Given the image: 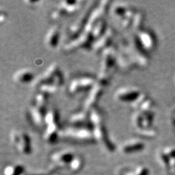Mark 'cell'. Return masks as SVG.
I'll use <instances>...</instances> for the list:
<instances>
[{
	"label": "cell",
	"mask_w": 175,
	"mask_h": 175,
	"mask_svg": "<svg viewBox=\"0 0 175 175\" xmlns=\"http://www.w3.org/2000/svg\"><path fill=\"white\" fill-rule=\"evenodd\" d=\"M145 148V143L138 139H131L122 143L120 146V151L123 154L129 155L142 151Z\"/></svg>",
	"instance_id": "d6986e66"
},
{
	"label": "cell",
	"mask_w": 175,
	"mask_h": 175,
	"mask_svg": "<svg viewBox=\"0 0 175 175\" xmlns=\"http://www.w3.org/2000/svg\"><path fill=\"white\" fill-rule=\"evenodd\" d=\"M61 29L58 25H53L48 31L45 37V45L49 49H55L59 43Z\"/></svg>",
	"instance_id": "ffe728a7"
},
{
	"label": "cell",
	"mask_w": 175,
	"mask_h": 175,
	"mask_svg": "<svg viewBox=\"0 0 175 175\" xmlns=\"http://www.w3.org/2000/svg\"><path fill=\"white\" fill-rule=\"evenodd\" d=\"M24 168L21 164H10L4 168V175H22Z\"/></svg>",
	"instance_id": "cb8c5ba5"
},
{
	"label": "cell",
	"mask_w": 175,
	"mask_h": 175,
	"mask_svg": "<svg viewBox=\"0 0 175 175\" xmlns=\"http://www.w3.org/2000/svg\"><path fill=\"white\" fill-rule=\"evenodd\" d=\"M160 159L162 161V162L164 163V165L167 168H170V159L168 156V155L166 153H160Z\"/></svg>",
	"instance_id": "f546056e"
},
{
	"label": "cell",
	"mask_w": 175,
	"mask_h": 175,
	"mask_svg": "<svg viewBox=\"0 0 175 175\" xmlns=\"http://www.w3.org/2000/svg\"><path fill=\"white\" fill-rule=\"evenodd\" d=\"M48 97H49V95L44 94L43 92L38 91L37 94L35 96L33 102L36 103V104L43 105V106L47 107Z\"/></svg>",
	"instance_id": "f1b7e54d"
},
{
	"label": "cell",
	"mask_w": 175,
	"mask_h": 175,
	"mask_svg": "<svg viewBox=\"0 0 175 175\" xmlns=\"http://www.w3.org/2000/svg\"><path fill=\"white\" fill-rule=\"evenodd\" d=\"M90 118L95 141L99 143L105 150L113 153L115 149V145L109 139L104 125V116L98 107H95L90 111Z\"/></svg>",
	"instance_id": "6da1fadb"
},
{
	"label": "cell",
	"mask_w": 175,
	"mask_h": 175,
	"mask_svg": "<svg viewBox=\"0 0 175 175\" xmlns=\"http://www.w3.org/2000/svg\"><path fill=\"white\" fill-rule=\"evenodd\" d=\"M104 86L101 85L97 82L96 85L94 86V88L88 92V94L85 98L83 104V109L90 113V111L95 108L100 98L102 97L104 91Z\"/></svg>",
	"instance_id": "9a60e30c"
},
{
	"label": "cell",
	"mask_w": 175,
	"mask_h": 175,
	"mask_svg": "<svg viewBox=\"0 0 175 175\" xmlns=\"http://www.w3.org/2000/svg\"><path fill=\"white\" fill-rule=\"evenodd\" d=\"M6 20V14L5 12H2L1 15H0V21L2 23H3Z\"/></svg>",
	"instance_id": "1f68e13d"
},
{
	"label": "cell",
	"mask_w": 175,
	"mask_h": 175,
	"mask_svg": "<svg viewBox=\"0 0 175 175\" xmlns=\"http://www.w3.org/2000/svg\"><path fill=\"white\" fill-rule=\"evenodd\" d=\"M97 83V78L90 75L78 76L69 82L67 90L70 95L89 92Z\"/></svg>",
	"instance_id": "9c48e42d"
},
{
	"label": "cell",
	"mask_w": 175,
	"mask_h": 175,
	"mask_svg": "<svg viewBox=\"0 0 175 175\" xmlns=\"http://www.w3.org/2000/svg\"><path fill=\"white\" fill-rule=\"evenodd\" d=\"M60 88L61 87H58V86L53 85V84H45V85L39 86L37 88V90L39 92H43L44 94L50 95L56 94L59 90Z\"/></svg>",
	"instance_id": "83f0119b"
},
{
	"label": "cell",
	"mask_w": 175,
	"mask_h": 175,
	"mask_svg": "<svg viewBox=\"0 0 175 175\" xmlns=\"http://www.w3.org/2000/svg\"><path fill=\"white\" fill-rule=\"evenodd\" d=\"M10 142L19 153L24 155H29L32 152L31 138L26 131L13 129L10 134Z\"/></svg>",
	"instance_id": "ba28073f"
},
{
	"label": "cell",
	"mask_w": 175,
	"mask_h": 175,
	"mask_svg": "<svg viewBox=\"0 0 175 175\" xmlns=\"http://www.w3.org/2000/svg\"><path fill=\"white\" fill-rule=\"evenodd\" d=\"M115 39V31L110 27H108L106 32L100 38H99L96 41L94 42L91 47V50L96 53H102L107 48L113 47Z\"/></svg>",
	"instance_id": "5bb4252c"
},
{
	"label": "cell",
	"mask_w": 175,
	"mask_h": 175,
	"mask_svg": "<svg viewBox=\"0 0 175 175\" xmlns=\"http://www.w3.org/2000/svg\"><path fill=\"white\" fill-rule=\"evenodd\" d=\"M98 2H99L96 1L90 2L89 5L81 12V13L77 17V18L75 19L71 23L69 28V36L70 37V39L77 37V36L83 33L84 29H85L86 25L88 24L90 15H91L93 10L96 7Z\"/></svg>",
	"instance_id": "52a82bcc"
},
{
	"label": "cell",
	"mask_w": 175,
	"mask_h": 175,
	"mask_svg": "<svg viewBox=\"0 0 175 175\" xmlns=\"http://www.w3.org/2000/svg\"><path fill=\"white\" fill-rule=\"evenodd\" d=\"M59 115L54 107L48 109L45 117V126L43 129V139L48 144H54L59 138L60 134Z\"/></svg>",
	"instance_id": "3957f363"
},
{
	"label": "cell",
	"mask_w": 175,
	"mask_h": 175,
	"mask_svg": "<svg viewBox=\"0 0 175 175\" xmlns=\"http://www.w3.org/2000/svg\"><path fill=\"white\" fill-rule=\"evenodd\" d=\"M121 175H148L149 171L142 166H138L136 168H123L121 171Z\"/></svg>",
	"instance_id": "603a6c76"
},
{
	"label": "cell",
	"mask_w": 175,
	"mask_h": 175,
	"mask_svg": "<svg viewBox=\"0 0 175 175\" xmlns=\"http://www.w3.org/2000/svg\"><path fill=\"white\" fill-rule=\"evenodd\" d=\"M63 82L62 73L59 67L56 63H52L43 73L36 77L31 83V86L38 88L45 84H53L58 87H62Z\"/></svg>",
	"instance_id": "5b68a950"
},
{
	"label": "cell",
	"mask_w": 175,
	"mask_h": 175,
	"mask_svg": "<svg viewBox=\"0 0 175 175\" xmlns=\"http://www.w3.org/2000/svg\"><path fill=\"white\" fill-rule=\"evenodd\" d=\"M76 154L71 150H62L55 152L50 155V161L52 163V167L55 169H62L68 168L69 164L71 163Z\"/></svg>",
	"instance_id": "4fadbf2b"
},
{
	"label": "cell",
	"mask_w": 175,
	"mask_h": 175,
	"mask_svg": "<svg viewBox=\"0 0 175 175\" xmlns=\"http://www.w3.org/2000/svg\"><path fill=\"white\" fill-rule=\"evenodd\" d=\"M143 22H144V14L140 11H136L134 18H133L131 28L128 31V33L136 34L142 30Z\"/></svg>",
	"instance_id": "7402d4cb"
},
{
	"label": "cell",
	"mask_w": 175,
	"mask_h": 175,
	"mask_svg": "<svg viewBox=\"0 0 175 175\" xmlns=\"http://www.w3.org/2000/svg\"><path fill=\"white\" fill-rule=\"evenodd\" d=\"M47 107L32 102L29 110V121L37 129H44Z\"/></svg>",
	"instance_id": "7c38bea8"
},
{
	"label": "cell",
	"mask_w": 175,
	"mask_h": 175,
	"mask_svg": "<svg viewBox=\"0 0 175 175\" xmlns=\"http://www.w3.org/2000/svg\"><path fill=\"white\" fill-rule=\"evenodd\" d=\"M85 2L83 1H64L60 2L52 10L50 13V18L55 21L63 20L67 17L75 14L80 11L83 7Z\"/></svg>",
	"instance_id": "8992f818"
},
{
	"label": "cell",
	"mask_w": 175,
	"mask_h": 175,
	"mask_svg": "<svg viewBox=\"0 0 175 175\" xmlns=\"http://www.w3.org/2000/svg\"><path fill=\"white\" fill-rule=\"evenodd\" d=\"M143 120H144V116L142 112H134L131 117V123L134 131L142 129L143 127Z\"/></svg>",
	"instance_id": "d4e9b609"
},
{
	"label": "cell",
	"mask_w": 175,
	"mask_h": 175,
	"mask_svg": "<svg viewBox=\"0 0 175 175\" xmlns=\"http://www.w3.org/2000/svg\"><path fill=\"white\" fill-rule=\"evenodd\" d=\"M133 7L126 3H118L112 7V13L120 21H123Z\"/></svg>",
	"instance_id": "44dd1931"
},
{
	"label": "cell",
	"mask_w": 175,
	"mask_h": 175,
	"mask_svg": "<svg viewBox=\"0 0 175 175\" xmlns=\"http://www.w3.org/2000/svg\"><path fill=\"white\" fill-rule=\"evenodd\" d=\"M83 166V159L80 155H75L71 163L69 164L68 168L69 170L73 172H77L80 171Z\"/></svg>",
	"instance_id": "484cf974"
},
{
	"label": "cell",
	"mask_w": 175,
	"mask_h": 175,
	"mask_svg": "<svg viewBox=\"0 0 175 175\" xmlns=\"http://www.w3.org/2000/svg\"><path fill=\"white\" fill-rule=\"evenodd\" d=\"M142 94L140 88L134 85L123 86L116 90L114 94L116 101L123 104H131Z\"/></svg>",
	"instance_id": "8fae6325"
},
{
	"label": "cell",
	"mask_w": 175,
	"mask_h": 175,
	"mask_svg": "<svg viewBox=\"0 0 175 175\" xmlns=\"http://www.w3.org/2000/svg\"><path fill=\"white\" fill-rule=\"evenodd\" d=\"M134 132L136 135L143 138H153L157 134L156 130L154 129L153 127L150 128H142V129L134 131Z\"/></svg>",
	"instance_id": "4316f807"
},
{
	"label": "cell",
	"mask_w": 175,
	"mask_h": 175,
	"mask_svg": "<svg viewBox=\"0 0 175 175\" xmlns=\"http://www.w3.org/2000/svg\"><path fill=\"white\" fill-rule=\"evenodd\" d=\"M24 2L26 3L28 6H33V5H36L37 4L40 3V1H38V0H36V1H31V0H28V1H25Z\"/></svg>",
	"instance_id": "4dcf8cb0"
},
{
	"label": "cell",
	"mask_w": 175,
	"mask_h": 175,
	"mask_svg": "<svg viewBox=\"0 0 175 175\" xmlns=\"http://www.w3.org/2000/svg\"><path fill=\"white\" fill-rule=\"evenodd\" d=\"M117 62V50L115 46L107 48L102 53V62L97 82L103 86H106L115 72Z\"/></svg>",
	"instance_id": "7a4b0ae2"
},
{
	"label": "cell",
	"mask_w": 175,
	"mask_h": 175,
	"mask_svg": "<svg viewBox=\"0 0 175 175\" xmlns=\"http://www.w3.org/2000/svg\"><path fill=\"white\" fill-rule=\"evenodd\" d=\"M69 123L71 126L88 127L92 128L90 118V113L84 110L83 109L69 116Z\"/></svg>",
	"instance_id": "2e32d148"
},
{
	"label": "cell",
	"mask_w": 175,
	"mask_h": 175,
	"mask_svg": "<svg viewBox=\"0 0 175 175\" xmlns=\"http://www.w3.org/2000/svg\"><path fill=\"white\" fill-rule=\"evenodd\" d=\"M137 38L139 43H140L141 47L144 49L145 51H150L152 50L155 46V39L153 33L148 30H144L142 29L137 33L135 34Z\"/></svg>",
	"instance_id": "e0dca14e"
},
{
	"label": "cell",
	"mask_w": 175,
	"mask_h": 175,
	"mask_svg": "<svg viewBox=\"0 0 175 175\" xmlns=\"http://www.w3.org/2000/svg\"><path fill=\"white\" fill-rule=\"evenodd\" d=\"M36 78L33 71L29 68H24L17 70L12 75V80L19 85L31 84Z\"/></svg>",
	"instance_id": "ac0fdd59"
},
{
	"label": "cell",
	"mask_w": 175,
	"mask_h": 175,
	"mask_svg": "<svg viewBox=\"0 0 175 175\" xmlns=\"http://www.w3.org/2000/svg\"><path fill=\"white\" fill-rule=\"evenodd\" d=\"M58 175H60V174H58Z\"/></svg>",
	"instance_id": "d6a6232c"
},
{
	"label": "cell",
	"mask_w": 175,
	"mask_h": 175,
	"mask_svg": "<svg viewBox=\"0 0 175 175\" xmlns=\"http://www.w3.org/2000/svg\"><path fill=\"white\" fill-rule=\"evenodd\" d=\"M59 138L76 143H92L96 142L91 128L69 126L61 129Z\"/></svg>",
	"instance_id": "277c9868"
},
{
	"label": "cell",
	"mask_w": 175,
	"mask_h": 175,
	"mask_svg": "<svg viewBox=\"0 0 175 175\" xmlns=\"http://www.w3.org/2000/svg\"><path fill=\"white\" fill-rule=\"evenodd\" d=\"M94 43V39L92 37L91 31L90 32L83 31L77 37L67 42L63 47V49L66 52H72L82 48L88 49V48H91Z\"/></svg>",
	"instance_id": "30bf717a"
}]
</instances>
